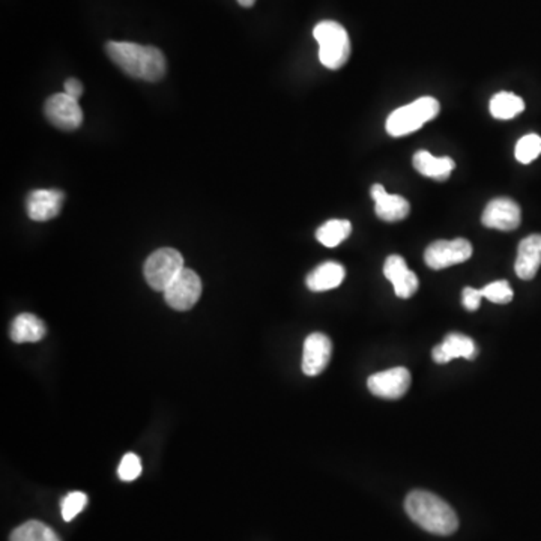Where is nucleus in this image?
Segmentation results:
<instances>
[{
    "mask_svg": "<svg viewBox=\"0 0 541 541\" xmlns=\"http://www.w3.org/2000/svg\"><path fill=\"white\" fill-rule=\"evenodd\" d=\"M522 221V211L513 198L498 197L487 203L481 215L482 225L489 229L511 232L518 229Z\"/></svg>",
    "mask_w": 541,
    "mask_h": 541,
    "instance_id": "10",
    "label": "nucleus"
},
{
    "mask_svg": "<svg viewBox=\"0 0 541 541\" xmlns=\"http://www.w3.org/2000/svg\"><path fill=\"white\" fill-rule=\"evenodd\" d=\"M65 202L60 189H35L27 196L26 211L33 221H49L56 218Z\"/></svg>",
    "mask_w": 541,
    "mask_h": 541,
    "instance_id": "12",
    "label": "nucleus"
},
{
    "mask_svg": "<svg viewBox=\"0 0 541 541\" xmlns=\"http://www.w3.org/2000/svg\"><path fill=\"white\" fill-rule=\"evenodd\" d=\"M86 504H87V496L83 491H71L69 495L65 496L60 504L63 520L71 522L77 514L85 509Z\"/></svg>",
    "mask_w": 541,
    "mask_h": 541,
    "instance_id": "25",
    "label": "nucleus"
},
{
    "mask_svg": "<svg viewBox=\"0 0 541 541\" xmlns=\"http://www.w3.org/2000/svg\"><path fill=\"white\" fill-rule=\"evenodd\" d=\"M254 2H256V0H238V4L241 5V6H243V8H250V6L254 5Z\"/></svg>",
    "mask_w": 541,
    "mask_h": 541,
    "instance_id": "29",
    "label": "nucleus"
},
{
    "mask_svg": "<svg viewBox=\"0 0 541 541\" xmlns=\"http://www.w3.org/2000/svg\"><path fill=\"white\" fill-rule=\"evenodd\" d=\"M344 277H346L344 266L337 261H325L307 275V288L313 292H325L338 288Z\"/></svg>",
    "mask_w": 541,
    "mask_h": 541,
    "instance_id": "17",
    "label": "nucleus"
},
{
    "mask_svg": "<svg viewBox=\"0 0 541 541\" xmlns=\"http://www.w3.org/2000/svg\"><path fill=\"white\" fill-rule=\"evenodd\" d=\"M441 112V104L433 96H423L414 103L397 108L388 116L387 131L392 137H403L419 130Z\"/></svg>",
    "mask_w": 541,
    "mask_h": 541,
    "instance_id": "4",
    "label": "nucleus"
},
{
    "mask_svg": "<svg viewBox=\"0 0 541 541\" xmlns=\"http://www.w3.org/2000/svg\"><path fill=\"white\" fill-rule=\"evenodd\" d=\"M44 113L47 119L62 131L77 130L83 122V112L78 99L72 98L65 92L51 95L45 101Z\"/></svg>",
    "mask_w": 541,
    "mask_h": 541,
    "instance_id": "8",
    "label": "nucleus"
},
{
    "mask_svg": "<svg viewBox=\"0 0 541 541\" xmlns=\"http://www.w3.org/2000/svg\"><path fill=\"white\" fill-rule=\"evenodd\" d=\"M405 509L417 525L436 536H451L459 527L454 509L430 491H410L405 500Z\"/></svg>",
    "mask_w": 541,
    "mask_h": 541,
    "instance_id": "2",
    "label": "nucleus"
},
{
    "mask_svg": "<svg viewBox=\"0 0 541 541\" xmlns=\"http://www.w3.org/2000/svg\"><path fill=\"white\" fill-rule=\"evenodd\" d=\"M481 289L464 288L462 292V302L466 310L475 311L481 306L482 299Z\"/></svg>",
    "mask_w": 541,
    "mask_h": 541,
    "instance_id": "27",
    "label": "nucleus"
},
{
    "mask_svg": "<svg viewBox=\"0 0 541 541\" xmlns=\"http://www.w3.org/2000/svg\"><path fill=\"white\" fill-rule=\"evenodd\" d=\"M367 387L371 394L381 399H388V400L400 399L410 387L409 370L405 367H394V369L371 374L367 381Z\"/></svg>",
    "mask_w": 541,
    "mask_h": 541,
    "instance_id": "9",
    "label": "nucleus"
},
{
    "mask_svg": "<svg viewBox=\"0 0 541 541\" xmlns=\"http://www.w3.org/2000/svg\"><path fill=\"white\" fill-rule=\"evenodd\" d=\"M454 161L450 157H433L427 151H418L414 155L415 170L435 180H446L454 170Z\"/></svg>",
    "mask_w": 541,
    "mask_h": 541,
    "instance_id": "18",
    "label": "nucleus"
},
{
    "mask_svg": "<svg viewBox=\"0 0 541 541\" xmlns=\"http://www.w3.org/2000/svg\"><path fill=\"white\" fill-rule=\"evenodd\" d=\"M525 110V101L511 92H500L491 99V113L495 119H513Z\"/></svg>",
    "mask_w": 541,
    "mask_h": 541,
    "instance_id": "20",
    "label": "nucleus"
},
{
    "mask_svg": "<svg viewBox=\"0 0 541 541\" xmlns=\"http://www.w3.org/2000/svg\"><path fill=\"white\" fill-rule=\"evenodd\" d=\"M352 234L351 221L347 220H329L325 225H320L316 232V238L325 247H337L344 239L349 238Z\"/></svg>",
    "mask_w": 541,
    "mask_h": 541,
    "instance_id": "22",
    "label": "nucleus"
},
{
    "mask_svg": "<svg viewBox=\"0 0 541 541\" xmlns=\"http://www.w3.org/2000/svg\"><path fill=\"white\" fill-rule=\"evenodd\" d=\"M541 153V137L538 134H527L516 144V158L522 164H529Z\"/></svg>",
    "mask_w": 541,
    "mask_h": 541,
    "instance_id": "23",
    "label": "nucleus"
},
{
    "mask_svg": "<svg viewBox=\"0 0 541 541\" xmlns=\"http://www.w3.org/2000/svg\"><path fill=\"white\" fill-rule=\"evenodd\" d=\"M9 541H62L58 534L40 520H29L15 527Z\"/></svg>",
    "mask_w": 541,
    "mask_h": 541,
    "instance_id": "21",
    "label": "nucleus"
},
{
    "mask_svg": "<svg viewBox=\"0 0 541 541\" xmlns=\"http://www.w3.org/2000/svg\"><path fill=\"white\" fill-rule=\"evenodd\" d=\"M319 44V60L328 69H340L351 56V40L346 29L333 20L320 22L313 31Z\"/></svg>",
    "mask_w": 541,
    "mask_h": 541,
    "instance_id": "3",
    "label": "nucleus"
},
{
    "mask_svg": "<svg viewBox=\"0 0 541 541\" xmlns=\"http://www.w3.org/2000/svg\"><path fill=\"white\" fill-rule=\"evenodd\" d=\"M167 304L178 311L193 308L202 295V280L193 270L184 268L170 286L164 290Z\"/></svg>",
    "mask_w": 541,
    "mask_h": 541,
    "instance_id": "7",
    "label": "nucleus"
},
{
    "mask_svg": "<svg viewBox=\"0 0 541 541\" xmlns=\"http://www.w3.org/2000/svg\"><path fill=\"white\" fill-rule=\"evenodd\" d=\"M140 473H142V462L139 455H135L134 453L124 455L117 469V475L122 481H133L140 477Z\"/></svg>",
    "mask_w": 541,
    "mask_h": 541,
    "instance_id": "26",
    "label": "nucleus"
},
{
    "mask_svg": "<svg viewBox=\"0 0 541 541\" xmlns=\"http://www.w3.org/2000/svg\"><path fill=\"white\" fill-rule=\"evenodd\" d=\"M105 51L112 62L133 78L153 83L161 80L166 74V58L161 50L153 45L110 41L105 44Z\"/></svg>",
    "mask_w": 541,
    "mask_h": 541,
    "instance_id": "1",
    "label": "nucleus"
},
{
    "mask_svg": "<svg viewBox=\"0 0 541 541\" xmlns=\"http://www.w3.org/2000/svg\"><path fill=\"white\" fill-rule=\"evenodd\" d=\"M184 268V257L178 250L160 248L144 261V279L153 290L164 292Z\"/></svg>",
    "mask_w": 541,
    "mask_h": 541,
    "instance_id": "5",
    "label": "nucleus"
},
{
    "mask_svg": "<svg viewBox=\"0 0 541 541\" xmlns=\"http://www.w3.org/2000/svg\"><path fill=\"white\" fill-rule=\"evenodd\" d=\"M9 334H11L13 342L15 343L40 342L45 335V325L35 315L23 313L13 320Z\"/></svg>",
    "mask_w": 541,
    "mask_h": 541,
    "instance_id": "19",
    "label": "nucleus"
},
{
    "mask_svg": "<svg viewBox=\"0 0 541 541\" xmlns=\"http://www.w3.org/2000/svg\"><path fill=\"white\" fill-rule=\"evenodd\" d=\"M383 275L387 277L388 281H391L394 292L399 298L408 299L414 297L418 290V277L408 268L405 259L399 254L387 257L383 263Z\"/></svg>",
    "mask_w": 541,
    "mask_h": 541,
    "instance_id": "13",
    "label": "nucleus"
},
{
    "mask_svg": "<svg viewBox=\"0 0 541 541\" xmlns=\"http://www.w3.org/2000/svg\"><path fill=\"white\" fill-rule=\"evenodd\" d=\"M333 355V343L325 334H310L304 342L302 371L307 376H317L328 367Z\"/></svg>",
    "mask_w": 541,
    "mask_h": 541,
    "instance_id": "11",
    "label": "nucleus"
},
{
    "mask_svg": "<svg viewBox=\"0 0 541 541\" xmlns=\"http://www.w3.org/2000/svg\"><path fill=\"white\" fill-rule=\"evenodd\" d=\"M482 297L495 304H509L513 299V289L509 281L498 280L481 289Z\"/></svg>",
    "mask_w": 541,
    "mask_h": 541,
    "instance_id": "24",
    "label": "nucleus"
},
{
    "mask_svg": "<svg viewBox=\"0 0 541 541\" xmlns=\"http://www.w3.org/2000/svg\"><path fill=\"white\" fill-rule=\"evenodd\" d=\"M370 191L374 200V211L381 220L396 223L409 215L410 205L405 197L399 194H388L381 184H374Z\"/></svg>",
    "mask_w": 541,
    "mask_h": 541,
    "instance_id": "14",
    "label": "nucleus"
},
{
    "mask_svg": "<svg viewBox=\"0 0 541 541\" xmlns=\"http://www.w3.org/2000/svg\"><path fill=\"white\" fill-rule=\"evenodd\" d=\"M541 266V234H531L518 243L516 274L518 279L532 280Z\"/></svg>",
    "mask_w": 541,
    "mask_h": 541,
    "instance_id": "16",
    "label": "nucleus"
},
{
    "mask_svg": "<svg viewBox=\"0 0 541 541\" xmlns=\"http://www.w3.org/2000/svg\"><path fill=\"white\" fill-rule=\"evenodd\" d=\"M432 355L437 364H446L455 358L471 361L478 355V347L468 335L453 333L448 334L445 340L433 349Z\"/></svg>",
    "mask_w": 541,
    "mask_h": 541,
    "instance_id": "15",
    "label": "nucleus"
},
{
    "mask_svg": "<svg viewBox=\"0 0 541 541\" xmlns=\"http://www.w3.org/2000/svg\"><path fill=\"white\" fill-rule=\"evenodd\" d=\"M63 89H65V94L69 95L72 98L80 99L83 95V85L77 78H68L63 85Z\"/></svg>",
    "mask_w": 541,
    "mask_h": 541,
    "instance_id": "28",
    "label": "nucleus"
},
{
    "mask_svg": "<svg viewBox=\"0 0 541 541\" xmlns=\"http://www.w3.org/2000/svg\"><path fill=\"white\" fill-rule=\"evenodd\" d=\"M472 256V245L468 239L457 238L453 241H436L430 243L424 252V261L432 270H445L450 266L463 263Z\"/></svg>",
    "mask_w": 541,
    "mask_h": 541,
    "instance_id": "6",
    "label": "nucleus"
}]
</instances>
